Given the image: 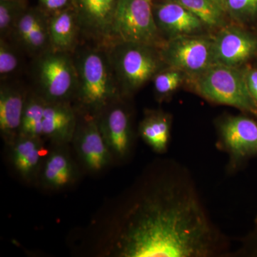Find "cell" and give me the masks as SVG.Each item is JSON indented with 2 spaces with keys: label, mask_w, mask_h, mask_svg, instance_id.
I'll list each match as a JSON object with an SVG mask.
<instances>
[{
  "label": "cell",
  "mask_w": 257,
  "mask_h": 257,
  "mask_svg": "<svg viewBox=\"0 0 257 257\" xmlns=\"http://www.w3.org/2000/svg\"><path fill=\"white\" fill-rule=\"evenodd\" d=\"M162 60L183 73L199 76L216 64L213 40L194 35L172 37L160 48Z\"/></svg>",
  "instance_id": "52a82bcc"
},
{
  "label": "cell",
  "mask_w": 257,
  "mask_h": 257,
  "mask_svg": "<svg viewBox=\"0 0 257 257\" xmlns=\"http://www.w3.org/2000/svg\"><path fill=\"white\" fill-rule=\"evenodd\" d=\"M51 50L73 54L82 38L80 26L72 5L49 15Z\"/></svg>",
  "instance_id": "d6986e66"
},
{
  "label": "cell",
  "mask_w": 257,
  "mask_h": 257,
  "mask_svg": "<svg viewBox=\"0 0 257 257\" xmlns=\"http://www.w3.org/2000/svg\"><path fill=\"white\" fill-rule=\"evenodd\" d=\"M195 87L201 96L212 102L257 112L244 73L237 67L215 64L197 76Z\"/></svg>",
  "instance_id": "5b68a950"
},
{
  "label": "cell",
  "mask_w": 257,
  "mask_h": 257,
  "mask_svg": "<svg viewBox=\"0 0 257 257\" xmlns=\"http://www.w3.org/2000/svg\"><path fill=\"white\" fill-rule=\"evenodd\" d=\"M209 28H223L226 13L213 0H175Z\"/></svg>",
  "instance_id": "7402d4cb"
},
{
  "label": "cell",
  "mask_w": 257,
  "mask_h": 257,
  "mask_svg": "<svg viewBox=\"0 0 257 257\" xmlns=\"http://www.w3.org/2000/svg\"><path fill=\"white\" fill-rule=\"evenodd\" d=\"M153 1H157V0H153Z\"/></svg>",
  "instance_id": "4dcf8cb0"
},
{
  "label": "cell",
  "mask_w": 257,
  "mask_h": 257,
  "mask_svg": "<svg viewBox=\"0 0 257 257\" xmlns=\"http://www.w3.org/2000/svg\"><path fill=\"white\" fill-rule=\"evenodd\" d=\"M96 117L101 136L114 160H127L135 146V134L131 114L123 99L113 102Z\"/></svg>",
  "instance_id": "9c48e42d"
},
{
  "label": "cell",
  "mask_w": 257,
  "mask_h": 257,
  "mask_svg": "<svg viewBox=\"0 0 257 257\" xmlns=\"http://www.w3.org/2000/svg\"><path fill=\"white\" fill-rule=\"evenodd\" d=\"M45 142L42 138L19 135L9 147L12 165L27 183L38 182L42 165L50 149Z\"/></svg>",
  "instance_id": "2e32d148"
},
{
  "label": "cell",
  "mask_w": 257,
  "mask_h": 257,
  "mask_svg": "<svg viewBox=\"0 0 257 257\" xmlns=\"http://www.w3.org/2000/svg\"><path fill=\"white\" fill-rule=\"evenodd\" d=\"M155 21L161 34L172 37L190 35L201 31L204 23L175 0L153 2Z\"/></svg>",
  "instance_id": "ac0fdd59"
},
{
  "label": "cell",
  "mask_w": 257,
  "mask_h": 257,
  "mask_svg": "<svg viewBox=\"0 0 257 257\" xmlns=\"http://www.w3.org/2000/svg\"><path fill=\"white\" fill-rule=\"evenodd\" d=\"M152 81L157 97L164 100L182 84L183 72L172 67L163 69L155 76Z\"/></svg>",
  "instance_id": "d4e9b609"
},
{
  "label": "cell",
  "mask_w": 257,
  "mask_h": 257,
  "mask_svg": "<svg viewBox=\"0 0 257 257\" xmlns=\"http://www.w3.org/2000/svg\"><path fill=\"white\" fill-rule=\"evenodd\" d=\"M78 114L70 101H47L42 123V138L52 145L72 143Z\"/></svg>",
  "instance_id": "e0dca14e"
},
{
  "label": "cell",
  "mask_w": 257,
  "mask_h": 257,
  "mask_svg": "<svg viewBox=\"0 0 257 257\" xmlns=\"http://www.w3.org/2000/svg\"><path fill=\"white\" fill-rule=\"evenodd\" d=\"M153 2L119 0L115 15L111 43L132 42L160 48L165 41L155 21Z\"/></svg>",
  "instance_id": "8992f818"
},
{
  "label": "cell",
  "mask_w": 257,
  "mask_h": 257,
  "mask_svg": "<svg viewBox=\"0 0 257 257\" xmlns=\"http://www.w3.org/2000/svg\"><path fill=\"white\" fill-rule=\"evenodd\" d=\"M105 48L123 99L152 80L165 64L160 48L151 45L114 42Z\"/></svg>",
  "instance_id": "3957f363"
},
{
  "label": "cell",
  "mask_w": 257,
  "mask_h": 257,
  "mask_svg": "<svg viewBox=\"0 0 257 257\" xmlns=\"http://www.w3.org/2000/svg\"><path fill=\"white\" fill-rule=\"evenodd\" d=\"M73 57L77 73L73 104L77 112L96 116L123 99L105 47L79 45Z\"/></svg>",
  "instance_id": "7a4b0ae2"
},
{
  "label": "cell",
  "mask_w": 257,
  "mask_h": 257,
  "mask_svg": "<svg viewBox=\"0 0 257 257\" xmlns=\"http://www.w3.org/2000/svg\"><path fill=\"white\" fill-rule=\"evenodd\" d=\"M29 7L28 0L0 2V37L11 38L18 20Z\"/></svg>",
  "instance_id": "cb8c5ba5"
},
{
  "label": "cell",
  "mask_w": 257,
  "mask_h": 257,
  "mask_svg": "<svg viewBox=\"0 0 257 257\" xmlns=\"http://www.w3.org/2000/svg\"><path fill=\"white\" fill-rule=\"evenodd\" d=\"M39 5L47 14L51 15L56 12L65 9L72 5L71 0H39Z\"/></svg>",
  "instance_id": "4316f807"
},
{
  "label": "cell",
  "mask_w": 257,
  "mask_h": 257,
  "mask_svg": "<svg viewBox=\"0 0 257 257\" xmlns=\"http://www.w3.org/2000/svg\"><path fill=\"white\" fill-rule=\"evenodd\" d=\"M244 75L248 91L257 104V69H248Z\"/></svg>",
  "instance_id": "83f0119b"
},
{
  "label": "cell",
  "mask_w": 257,
  "mask_h": 257,
  "mask_svg": "<svg viewBox=\"0 0 257 257\" xmlns=\"http://www.w3.org/2000/svg\"><path fill=\"white\" fill-rule=\"evenodd\" d=\"M10 40L32 58L51 50L49 14L39 5L29 7L18 20Z\"/></svg>",
  "instance_id": "7c38bea8"
},
{
  "label": "cell",
  "mask_w": 257,
  "mask_h": 257,
  "mask_svg": "<svg viewBox=\"0 0 257 257\" xmlns=\"http://www.w3.org/2000/svg\"><path fill=\"white\" fill-rule=\"evenodd\" d=\"M46 100L34 89L29 90L22 118L20 135L42 138V123Z\"/></svg>",
  "instance_id": "44dd1931"
},
{
  "label": "cell",
  "mask_w": 257,
  "mask_h": 257,
  "mask_svg": "<svg viewBox=\"0 0 257 257\" xmlns=\"http://www.w3.org/2000/svg\"><path fill=\"white\" fill-rule=\"evenodd\" d=\"M32 59L34 90L47 101L73 103L77 88L73 54L50 50Z\"/></svg>",
  "instance_id": "277c9868"
},
{
  "label": "cell",
  "mask_w": 257,
  "mask_h": 257,
  "mask_svg": "<svg viewBox=\"0 0 257 257\" xmlns=\"http://www.w3.org/2000/svg\"><path fill=\"white\" fill-rule=\"evenodd\" d=\"M29 90L12 80L0 84V134L8 147L18 138Z\"/></svg>",
  "instance_id": "4fadbf2b"
},
{
  "label": "cell",
  "mask_w": 257,
  "mask_h": 257,
  "mask_svg": "<svg viewBox=\"0 0 257 257\" xmlns=\"http://www.w3.org/2000/svg\"><path fill=\"white\" fill-rule=\"evenodd\" d=\"M218 147L229 157L232 172L243 160L257 154V123L243 116H229L219 122Z\"/></svg>",
  "instance_id": "8fae6325"
},
{
  "label": "cell",
  "mask_w": 257,
  "mask_h": 257,
  "mask_svg": "<svg viewBox=\"0 0 257 257\" xmlns=\"http://www.w3.org/2000/svg\"><path fill=\"white\" fill-rule=\"evenodd\" d=\"M216 64L237 67L257 51V40L237 28H222L213 40Z\"/></svg>",
  "instance_id": "9a60e30c"
},
{
  "label": "cell",
  "mask_w": 257,
  "mask_h": 257,
  "mask_svg": "<svg viewBox=\"0 0 257 257\" xmlns=\"http://www.w3.org/2000/svg\"><path fill=\"white\" fill-rule=\"evenodd\" d=\"M226 13L238 21L248 20L257 14V0H226Z\"/></svg>",
  "instance_id": "484cf974"
},
{
  "label": "cell",
  "mask_w": 257,
  "mask_h": 257,
  "mask_svg": "<svg viewBox=\"0 0 257 257\" xmlns=\"http://www.w3.org/2000/svg\"><path fill=\"white\" fill-rule=\"evenodd\" d=\"M20 47L10 39L0 37V79L12 80L23 67Z\"/></svg>",
  "instance_id": "603a6c76"
},
{
  "label": "cell",
  "mask_w": 257,
  "mask_h": 257,
  "mask_svg": "<svg viewBox=\"0 0 257 257\" xmlns=\"http://www.w3.org/2000/svg\"><path fill=\"white\" fill-rule=\"evenodd\" d=\"M172 118L161 110L145 111L139 125V135L144 142L157 154H165L168 150L171 137Z\"/></svg>",
  "instance_id": "ffe728a7"
},
{
  "label": "cell",
  "mask_w": 257,
  "mask_h": 257,
  "mask_svg": "<svg viewBox=\"0 0 257 257\" xmlns=\"http://www.w3.org/2000/svg\"><path fill=\"white\" fill-rule=\"evenodd\" d=\"M67 146L51 144L39 177L38 182L43 188L61 191L73 185L78 179V167Z\"/></svg>",
  "instance_id": "5bb4252c"
},
{
  "label": "cell",
  "mask_w": 257,
  "mask_h": 257,
  "mask_svg": "<svg viewBox=\"0 0 257 257\" xmlns=\"http://www.w3.org/2000/svg\"><path fill=\"white\" fill-rule=\"evenodd\" d=\"M13 1V0H0V2Z\"/></svg>",
  "instance_id": "f546056e"
},
{
  "label": "cell",
  "mask_w": 257,
  "mask_h": 257,
  "mask_svg": "<svg viewBox=\"0 0 257 257\" xmlns=\"http://www.w3.org/2000/svg\"><path fill=\"white\" fill-rule=\"evenodd\" d=\"M77 127L72 143L81 164L87 172H102L114 162L101 136L96 116L77 112Z\"/></svg>",
  "instance_id": "30bf717a"
},
{
  "label": "cell",
  "mask_w": 257,
  "mask_h": 257,
  "mask_svg": "<svg viewBox=\"0 0 257 257\" xmlns=\"http://www.w3.org/2000/svg\"><path fill=\"white\" fill-rule=\"evenodd\" d=\"M121 257H216L229 253L188 170L157 162L126 204L113 241Z\"/></svg>",
  "instance_id": "6da1fadb"
},
{
  "label": "cell",
  "mask_w": 257,
  "mask_h": 257,
  "mask_svg": "<svg viewBox=\"0 0 257 257\" xmlns=\"http://www.w3.org/2000/svg\"><path fill=\"white\" fill-rule=\"evenodd\" d=\"M226 13V0H213Z\"/></svg>",
  "instance_id": "f1b7e54d"
},
{
  "label": "cell",
  "mask_w": 257,
  "mask_h": 257,
  "mask_svg": "<svg viewBox=\"0 0 257 257\" xmlns=\"http://www.w3.org/2000/svg\"><path fill=\"white\" fill-rule=\"evenodd\" d=\"M82 38L106 47L112 41L113 27L119 0H71Z\"/></svg>",
  "instance_id": "ba28073f"
}]
</instances>
